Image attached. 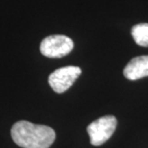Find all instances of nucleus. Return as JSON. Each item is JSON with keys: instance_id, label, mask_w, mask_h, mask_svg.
Wrapping results in <instances>:
<instances>
[{"instance_id": "f03ea898", "label": "nucleus", "mask_w": 148, "mask_h": 148, "mask_svg": "<svg viewBox=\"0 0 148 148\" xmlns=\"http://www.w3.org/2000/svg\"><path fill=\"white\" fill-rule=\"evenodd\" d=\"M116 126L117 120L114 115H105L94 120L87 128L90 144L93 146L104 144L114 133Z\"/></svg>"}, {"instance_id": "423d86ee", "label": "nucleus", "mask_w": 148, "mask_h": 148, "mask_svg": "<svg viewBox=\"0 0 148 148\" xmlns=\"http://www.w3.org/2000/svg\"><path fill=\"white\" fill-rule=\"evenodd\" d=\"M131 35L138 45L148 47V23H138L133 26Z\"/></svg>"}, {"instance_id": "7ed1b4c3", "label": "nucleus", "mask_w": 148, "mask_h": 148, "mask_svg": "<svg viewBox=\"0 0 148 148\" xmlns=\"http://www.w3.org/2000/svg\"><path fill=\"white\" fill-rule=\"evenodd\" d=\"M72 40L64 35H52L43 38L40 43V52L47 58H62L72 51Z\"/></svg>"}, {"instance_id": "f257e3e1", "label": "nucleus", "mask_w": 148, "mask_h": 148, "mask_svg": "<svg viewBox=\"0 0 148 148\" xmlns=\"http://www.w3.org/2000/svg\"><path fill=\"white\" fill-rule=\"evenodd\" d=\"M14 143L22 148H49L55 141L56 133L51 127L21 120L11 130Z\"/></svg>"}, {"instance_id": "39448f33", "label": "nucleus", "mask_w": 148, "mask_h": 148, "mask_svg": "<svg viewBox=\"0 0 148 148\" xmlns=\"http://www.w3.org/2000/svg\"><path fill=\"white\" fill-rule=\"evenodd\" d=\"M123 75L128 80H138L148 76V55L138 56L127 64L123 69Z\"/></svg>"}, {"instance_id": "20e7f679", "label": "nucleus", "mask_w": 148, "mask_h": 148, "mask_svg": "<svg viewBox=\"0 0 148 148\" xmlns=\"http://www.w3.org/2000/svg\"><path fill=\"white\" fill-rule=\"evenodd\" d=\"M82 70L78 66H64L56 69L49 75L48 83L55 92L64 93L73 85L81 75Z\"/></svg>"}]
</instances>
